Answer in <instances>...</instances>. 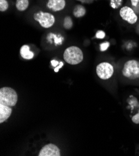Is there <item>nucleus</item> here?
<instances>
[{"label": "nucleus", "instance_id": "f257e3e1", "mask_svg": "<svg viewBox=\"0 0 139 156\" xmlns=\"http://www.w3.org/2000/svg\"><path fill=\"white\" fill-rule=\"evenodd\" d=\"M120 73L122 79L131 82H139V59H129L122 65Z\"/></svg>", "mask_w": 139, "mask_h": 156}, {"label": "nucleus", "instance_id": "f03ea898", "mask_svg": "<svg viewBox=\"0 0 139 156\" xmlns=\"http://www.w3.org/2000/svg\"><path fill=\"white\" fill-rule=\"evenodd\" d=\"M63 58L68 64L75 66L79 64L83 61L84 54L79 47L72 45L66 49L63 53Z\"/></svg>", "mask_w": 139, "mask_h": 156}, {"label": "nucleus", "instance_id": "7ed1b4c3", "mask_svg": "<svg viewBox=\"0 0 139 156\" xmlns=\"http://www.w3.org/2000/svg\"><path fill=\"white\" fill-rule=\"evenodd\" d=\"M18 100V94L14 89L7 87L0 89V104L12 107L16 105Z\"/></svg>", "mask_w": 139, "mask_h": 156}, {"label": "nucleus", "instance_id": "20e7f679", "mask_svg": "<svg viewBox=\"0 0 139 156\" xmlns=\"http://www.w3.org/2000/svg\"><path fill=\"white\" fill-rule=\"evenodd\" d=\"M96 72L101 80H109L114 75L115 68L110 62L104 61L97 66Z\"/></svg>", "mask_w": 139, "mask_h": 156}, {"label": "nucleus", "instance_id": "39448f33", "mask_svg": "<svg viewBox=\"0 0 139 156\" xmlns=\"http://www.w3.org/2000/svg\"><path fill=\"white\" fill-rule=\"evenodd\" d=\"M33 19L39 25L45 29H48L54 26L56 22L54 16L48 12L39 11L33 14Z\"/></svg>", "mask_w": 139, "mask_h": 156}, {"label": "nucleus", "instance_id": "423d86ee", "mask_svg": "<svg viewBox=\"0 0 139 156\" xmlns=\"http://www.w3.org/2000/svg\"><path fill=\"white\" fill-rule=\"evenodd\" d=\"M119 16L123 21L131 25L136 24L138 20V15L129 6H122L119 10Z\"/></svg>", "mask_w": 139, "mask_h": 156}, {"label": "nucleus", "instance_id": "0eeeda50", "mask_svg": "<svg viewBox=\"0 0 139 156\" xmlns=\"http://www.w3.org/2000/svg\"><path fill=\"white\" fill-rule=\"evenodd\" d=\"M39 156H60L59 148L54 144H48L43 146L38 154Z\"/></svg>", "mask_w": 139, "mask_h": 156}, {"label": "nucleus", "instance_id": "6e6552de", "mask_svg": "<svg viewBox=\"0 0 139 156\" xmlns=\"http://www.w3.org/2000/svg\"><path fill=\"white\" fill-rule=\"evenodd\" d=\"M46 5L53 12H59L66 8V0H47Z\"/></svg>", "mask_w": 139, "mask_h": 156}, {"label": "nucleus", "instance_id": "1a4fd4ad", "mask_svg": "<svg viewBox=\"0 0 139 156\" xmlns=\"http://www.w3.org/2000/svg\"><path fill=\"white\" fill-rule=\"evenodd\" d=\"M12 108L11 106L0 104V123L6 121L11 115Z\"/></svg>", "mask_w": 139, "mask_h": 156}, {"label": "nucleus", "instance_id": "9d476101", "mask_svg": "<svg viewBox=\"0 0 139 156\" xmlns=\"http://www.w3.org/2000/svg\"><path fill=\"white\" fill-rule=\"evenodd\" d=\"M20 55L25 60H31L35 56L34 52L30 50V47L29 45H23L20 49Z\"/></svg>", "mask_w": 139, "mask_h": 156}, {"label": "nucleus", "instance_id": "9b49d317", "mask_svg": "<svg viewBox=\"0 0 139 156\" xmlns=\"http://www.w3.org/2000/svg\"><path fill=\"white\" fill-rule=\"evenodd\" d=\"M86 14V9L82 5L79 4L74 6L72 10V14L76 18H80L84 17Z\"/></svg>", "mask_w": 139, "mask_h": 156}, {"label": "nucleus", "instance_id": "f8f14e48", "mask_svg": "<svg viewBox=\"0 0 139 156\" xmlns=\"http://www.w3.org/2000/svg\"><path fill=\"white\" fill-rule=\"evenodd\" d=\"M29 6V0H16L15 6L18 11L20 12H23L26 11Z\"/></svg>", "mask_w": 139, "mask_h": 156}, {"label": "nucleus", "instance_id": "ddd939ff", "mask_svg": "<svg viewBox=\"0 0 139 156\" xmlns=\"http://www.w3.org/2000/svg\"><path fill=\"white\" fill-rule=\"evenodd\" d=\"M63 27L66 30H69L73 27V21L71 16H67L63 20Z\"/></svg>", "mask_w": 139, "mask_h": 156}, {"label": "nucleus", "instance_id": "4468645a", "mask_svg": "<svg viewBox=\"0 0 139 156\" xmlns=\"http://www.w3.org/2000/svg\"><path fill=\"white\" fill-rule=\"evenodd\" d=\"M130 7L134 10L137 15L139 14V0H130Z\"/></svg>", "mask_w": 139, "mask_h": 156}, {"label": "nucleus", "instance_id": "2eb2a0df", "mask_svg": "<svg viewBox=\"0 0 139 156\" xmlns=\"http://www.w3.org/2000/svg\"><path fill=\"white\" fill-rule=\"evenodd\" d=\"M9 3L7 0H0V11L5 12L9 8Z\"/></svg>", "mask_w": 139, "mask_h": 156}, {"label": "nucleus", "instance_id": "dca6fc26", "mask_svg": "<svg viewBox=\"0 0 139 156\" xmlns=\"http://www.w3.org/2000/svg\"><path fill=\"white\" fill-rule=\"evenodd\" d=\"M122 0H111L110 5L112 8L117 9L121 6Z\"/></svg>", "mask_w": 139, "mask_h": 156}, {"label": "nucleus", "instance_id": "f3484780", "mask_svg": "<svg viewBox=\"0 0 139 156\" xmlns=\"http://www.w3.org/2000/svg\"><path fill=\"white\" fill-rule=\"evenodd\" d=\"M100 50L102 52L105 51L108 49V48H109L110 46V43L109 42H104L103 43H101L100 45Z\"/></svg>", "mask_w": 139, "mask_h": 156}, {"label": "nucleus", "instance_id": "a211bd4d", "mask_svg": "<svg viewBox=\"0 0 139 156\" xmlns=\"http://www.w3.org/2000/svg\"><path fill=\"white\" fill-rule=\"evenodd\" d=\"M105 37V33L104 30H99L96 34V37L99 39H103Z\"/></svg>", "mask_w": 139, "mask_h": 156}, {"label": "nucleus", "instance_id": "6ab92c4d", "mask_svg": "<svg viewBox=\"0 0 139 156\" xmlns=\"http://www.w3.org/2000/svg\"><path fill=\"white\" fill-rule=\"evenodd\" d=\"M132 120L135 124H139V113H137L135 115H134L132 117Z\"/></svg>", "mask_w": 139, "mask_h": 156}, {"label": "nucleus", "instance_id": "aec40b11", "mask_svg": "<svg viewBox=\"0 0 139 156\" xmlns=\"http://www.w3.org/2000/svg\"><path fill=\"white\" fill-rule=\"evenodd\" d=\"M63 66H64V63H63V62H60V63H59V64L58 65V66H57V67L54 69V72H58L59 70H60V69L63 67Z\"/></svg>", "mask_w": 139, "mask_h": 156}, {"label": "nucleus", "instance_id": "412c9836", "mask_svg": "<svg viewBox=\"0 0 139 156\" xmlns=\"http://www.w3.org/2000/svg\"><path fill=\"white\" fill-rule=\"evenodd\" d=\"M51 65H52L53 67H56L59 64L60 62H59L57 61L56 60H52L51 62Z\"/></svg>", "mask_w": 139, "mask_h": 156}, {"label": "nucleus", "instance_id": "4be33fe9", "mask_svg": "<svg viewBox=\"0 0 139 156\" xmlns=\"http://www.w3.org/2000/svg\"><path fill=\"white\" fill-rule=\"evenodd\" d=\"M94 1H95V0H81V3H85V4H90Z\"/></svg>", "mask_w": 139, "mask_h": 156}, {"label": "nucleus", "instance_id": "5701e85b", "mask_svg": "<svg viewBox=\"0 0 139 156\" xmlns=\"http://www.w3.org/2000/svg\"><path fill=\"white\" fill-rule=\"evenodd\" d=\"M76 1H78V2H81V0H76Z\"/></svg>", "mask_w": 139, "mask_h": 156}]
</instances>
